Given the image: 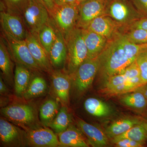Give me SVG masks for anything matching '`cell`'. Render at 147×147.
Segmentation results:
<instances>
[{
  "instance_id": "3",
  "label": "cell",
  "mask_w": 147,
  "mask_h": 147,
  "mask_svg": "<svg viewBox=\"0 0 147 147\" xmlns=\"http://www.w3.org/2000/svg\"><path fill=\"white\" fill-rule=\"evenodd\" d=\"M106 15L120 25L123 31L135 21L144 17L128 0H109Z\"/></svg>"
},
{
  "instance_id": "25",
  "label": "cell",
  "mask_w": 147,
  "mask_h": 147,
  "mask_svg": "<svg viewBox=\"0 0 147 147\" xmlns=\"http://www.w3.org/2000/svg\"><path fill=\"white\" fill-rule=\"evenodd\" d=\"M52 24L50 20L40 29L38 34L40 42L48 55L57 37V28Z\"/></svg>"
},
{
  "instance_id": "1",
  "label": "cell",
  "mask_w": 147,
  "mask_h": 147,
  "mask_svg": "<svg viewBox=\"0 0 147 147\" xmlns=\"http://www.w3.org/2000/svg\"><path fill=\"white\" fill-rule=\"evenodd\" d=\"M146 44L138 45L131 42L123 32H120L108 40L98 56V73L103 83L110 77L121 73L136 60L138 54Z\"/></svg>"
},
{
  "instance_id": "11",
  "label": "cell",
  "mask_w": 147,
  "mask_h": 147,
  "mask_svg": "<svg viewBox=\"0 0 147 147\" xmlns=\"http://www.w3.org/2000/svg\"><path fill=\"white\" fill-rule=\"evenodd\" d=\"M26 139L28 144L31 146H60L57 135L49 128L40 127L30 129L26 134Z\"/></svg>"
},
{
  "instance_id": "32",
  "label": "cell",
  "mask_w": 147,
  "mask_h": 147,
  "mask_svg": "<svg viewBox=\"0 0 147 147\" xmlns=\"http://www.w3.org/2000/svg\"><path fill=\"white\" fill-rule=\"evenodd\" d=\"M4 4L6 10L10 13L22 16L29 0H1Z\"/></svg>"
},
{
  "instance_id": "5",
  "label": "cell",
  "mask_w": 147,
  "mask_h": 147,
  "mask_svg": "<svg viewBox=\"0 0 147 147\" xmlns=\"http://www.w3.org/2000/svg\"><path fill=\"white\" fill-rule=\"evenodd\" d=\"M21 17L29 32L36 35L50 21L49 11L38 0H29Z\"/></svg>"
},
{
  "instance_id": "34",
  "label": "cell",
  "mask_w": 147,
  "mask_h": 147,
  "mask_svg": "<svg viewBox=\"0 0 147 147\" xmlns=\"http://www.w3.org/2000/svg\"><path fill=\"white\" fill-rule=\"evenodd\" d=\"M113 144L117 147H142L145 146L141 143L127 139H121Z\"/></svg>"
},
{
  "instance_id": "21",
  "label": "cell",
  "mask_w": 147,
  "mask_h": 147,
  "mask_svg": "<svg viewBox=\"0 0 147 147\" xmlns=\"http://www.w3.org/2000/svg\"><path fill=\"white\" fill-rule=\"evenodd\" d=\"M21 131L17 127L1 118L0 119V138L6 145L17 144L21 141Z\"/></svg>"
},
{
  "instance_id": "37",
  "label": "cell",
  "mask_w": 147,
  "mask_h": 147,
  "mask_svg": "<svg viewBox=\"0 0 147 147\" xmlns=\"http://www.w3.org/2000/svg\"><path fill=\"white\" fill-rule=\"evenodd\" d=\"M47 9L49 13L54 9L55 6L54 0H38Z\"/></svg>"
},
{
  "instance_id": "26",
  "label": "cell",
  "mask_w": 147,
  "mask_h": 147,
  "mask_svg": "<svg viewBox=\"0 0 147 147\" xmlns=\"http://www.w3.org/2000/svg\"><path fill=\"white\" fill-rule=\"evenodd\" d=\"M123 139L133 140L145 146L147 142V132L144 127L139 123L123 134L111 139V142L113 144L119 140Z\"/></svg>"
},
{
  "instance_id": "23",
  "label": "cell",
  "mask_w": 147,
  "mask_h": 147,
  "mask_svg": "<svg viewBox=\"0 0 147 147\" xmlns=\"http://www.w3.org/2000/svg\"><path fill=\"white\" fill-rule=\"evenodd\" d=\"M28 68L17 63L14 72V89L16 94L23 95L30 82L31 73Z\"/></svg>"
},
{
  "instance_id": "14",
  "label": "cell",
  "mask_w": 147,
  "mask_h": 147,
  "mask_svg": "<svg viewBox=\"0 0 147 147\" xmlns=\"http://www.w3.org/2000/svg\"><path fill=\"white\" fill-rule=\"evenodd\" d=\"M77 125L87 138L89 145L94 147H106L109 144V139L105 133L99 127L90 124L79 119Z\"/></svg>"
},
{
  "instance_id": "29",
  "label": "cell",
  "mask_w": 147,
  "mask_h": 147,
  "mask_svg": "<svg viewBox=\"0 0 147 147\" xmlns=\"http://www.w3.org/2000/svg\"><path fill=\"white\" fill-rule=\"evenodd\" d=\"M47 88V83L45 79L41 76H36L30 82L22 96L26 99L38 97L44 94Z\"/></svg>"
},
{
  "instance_id": "39",
  "label": "cell",
  "mask_w": 147,
  "mask_h": 147,
  "mask_svg": "<svg viewBox=\"0 0 147 147\" xmlns=\"http://www.w3.org/2000/svg\"><path fill=\"white\" fill-rule=\"evenodd\" d=\"M8 92L7 88L3 81L1 76L0 77V93L1 94H5Z\"/></svg>"
},
{
  "instance_id": "9",
  "label": "cell",
  "mask_w": 147,
  "mask_h": 147,
  "mask_svg": "<svg viewBox=\"0 0 147 147\" xmlns=\"http://www.w3.org/2000/svg\"><path fill=\"white\" fill-rule=\"evenodd\" d=\"M1 112L3 116L11 121L24 127L33 124L36 119L34 109L27 104L9 105L2 108Z\"/></svg>"
},
{
  "instance_id": "38",
  "label": "cell",
  "mask_w": 147,
  "mask_h": 147,
  "mask_svg": "<svg viewBox=\"0 0 147 147\" xmlns=\"http://www.w3.org/2000/svg\"><path fill=\"white\" fill-rule=\"evenodd\" d=\"M54 2L57 5L76 3V0H54Z\"/></svg>"
},
{
  "instance_id": "8",
  "label": "cell",
  "mask_w": 147,
  "mask_h": 147,
  "mask_svg": "<svg viewBox=\"0 0 147 147\" xmlns=\"http://www.w3.org/2000/svg\"><path fill=\"white\" fill-rule=\"evenodd\" d=\"M109 0H86L79 5L77 28L85 29L94 18L106 14Z\"/></svg>"
},
{
  "instance_id": "35",
  "label": "cell",
  "mask_w": 147,
  "mask_h": 147,
  "mask_svg": "<svg viewBox=\"0 0 147 147\" xmlns=\"http://www.w3.org/2000/svg\"><path fill=\"white\" fill-rule=\"evenodd\" d=\"M139 13L144 17H147V0H131Z\"/></svg>"
},
{
  "instance_id": "27",
  "label": "cell",
  "mask_w": 147,
  "mask_h": 147,
  "mask_svg": "<svg viewBox=\"0 0 147 147\" xmlns=\"http://www.w3.org/2000/svg\"><path fill=\"white\" fill-rule=\"evenodd\" d=\"M71 116L67 108L63 107L60 109L53 120L46 125L53 129L57 134L65 130L71 124Z\"/></svg>"
},
{
  "instance_id": "22",
  "label": "cell",
  "mask_w": 147,
  "mask_h": 147,
  "mask_svg": "<svg viewBox=\"0 0 147 147\" xmlns=\"http://www.w3.org/2000/svg\"><path fill=\"white\" fill-rule=\"evenodd\" d=\"M84 106L87 113L97 117H108L112 113L110 105L95 98H87L84 102Z\"/></svg>"
},
{
  "instance_id": "33",
  "label": "cell",
  "mask_w": 147,
  "mask_h": 147,
  "mask_svg": "<svg viewBox=\"0 0 147 147\" xmlns=\"http://www.w3.org/2000/svg\"><path fill=\"white\" fill-rule=\"evenodd\" d=\"M136 62L140 71V76L143 85L147 84V45L139 52Z\"/></svg>"
},
{
  "instance_id": "18",
  "label": "cell",
  "mask_w": 147,
  "mask_h": 147,
  "mask_svg": "<svg viewBox=\"0 0 147 147\" xmlns=\"http://www.w3.org/2000/svg\"><path fill=\"white\" fill-rule=\"evenodd\" d=\"M51 64L56 67H59L66 61L67 48L63 34L57 28V37L49 54Z\"/></svg>"
},
{
  "instance_id": "7",
  "label": "cell",
  "mask_w": 147,
  "mask_h": 147,
  "mask_svg": "<svg viewBox=\"0 0 147 147\" xmlns=\"http://www.w3.org/2000/svg\"><path fill=\"white\" fill-rule=\"evenodd\" d=\"M0 21L4 36L18 40L26 39L28 31L21 16L1 7Z\"/></svg>"
},
{
  "instance_id": "6",
  "label": "cell",
  "mask_w": 147,
  "mask_h": 147,
  "mask_svg": "<svg viewBox=\"0 0 147 147\" xmlns=\"http://www.w3.org/2000/svg\"><path fill=\"white\" fill-rule=\"evenodd\" d=\"M99 67L98 57L88 58L73 74L70 75L77 91L84 92L89 88L98 72Z\"/></svg>"
},
{
  "instance_id": "30",
  "label": "cell",
  "mask_w": 147,
  "mask_h": 147,
  "mask_svg": "<svg viewBox=\"0 0 147 147\" xmlns=\"http://www.w3.org/2000/svg\"><path fill=\"white\" fill-rule=\"evenodd\" d=\"M59 104L57 101L49 99L42 105L40 109V119L45 125L55 118L59 112Z\"/></svg>"
},
{
  "instance_id": "13",
  "label": "cell",
  "mask_w": 147,
  "mask_h": 147,
  "mask_svg": "<svg viewBox=\"0 0 147 147\" xmlns=\"http://www.w3.org/2000/svg\"><path fill=\"white\" fill-rule=\"evenodd\" d=\"M25 40L33 58L41 70L51 73L52 64L49 56L40 42L38 35L28 32Z\"/></svg>"
},
{
  "instance_id": "15",
  "label": "cell",
  "mask_w": 147,
  "mask_h": 147,
  "mask_svg": "<svg viewBox=\"0 0 147 147\" xmlns=\"http://www.w3.org/2000/svg\"><path fill=\"white\" fill-rule=\"evenodd\" d=\"M52 80L55 94L62 102L69 100L71 78L69 74L60 71H52Z\"/></svg>"
},
{
  "instance_id": "36",
  "label": "cell",
  "mask_w": 147,
  "mask_h": 147,
  "mask_svg": "<svg viewBox=\"0 0 147 147\" xmlns=\"http://www.w3.org/2000/svg\"><path fill=\"white\" fill-rule=\"evenodd\" d=\"M130 29H142L147 30V17H143L135 21L125 29V30Z\"/></svg>"
},
{
  "instance_id": "20",
  "label": "cell",
  "mask_w": 147,
  "mask_h": 147,
  "mask_svg": "<svg viewBox=\"0 0 147 147\" xmlns=\"http://www.w3.org/2000/svg\"><path fill=\"white\" fill-rule=\"evenodd\" d=\"M140 122L139 117H125L116 120L108 125L105 131L109 139L123 134Z\"/></svg>"
},
{
  "instance_id": "40",
  "label": "cell",
  "mask_w": 147,
  "mask_h": 147,
  "mask_svg": "<svg viewBox=\"0 0 147 147\" xmlns=\"http://www.w3.org/2000/svg\"><path fill=\"white\" fill-rule=\"evenodd\" d=\"M134 91H138L141 92L147 99V84L139 87Z\"/></svg>"
},
{
  "instance_id": "2",
  "label": "cell",
  "mask_w": 147,
  "mask_h": 147,
  "mask_svg": "<svg viewBox=\"0 0 147 147\" xmlns=\"http://www.w3.org/2000/svg\"><path fill=\"white\" fill-rule=\"evenodd\" d=\"M64 38L67 48V71L71 75L88 59V50L82 29L76 27Z\"/></svg>"
},
{
  "instance_id": "42",
  "label": "cell",
  "mask_w": 147,
  "mask_h": 147,
  "mask_svg": "<svg viewBox=\"0 0 147 147\" xmlns=\"http://www.w3.org/2000/svg\"><path fill=\"white\" fill-rule=\"evenodd\" d=\"M86 1V0H76V3L79 5L80 3L84 1Z\"/></svg>"
},
{
  "instance_id": "12",
  "label": "cell",
  "mask_w": 147,
  "mask_h": 147,
  "mask_svg": "<svg viewBox=\"0 0 147 147\" xmlns=\"http://www.w3.org/2000/svg\"><path fill=\"white\" fill-rule=\"evenodd\" d=\"M85 29L98 34L108 40L123 31L120 25L106 14L94 18Z\"/></svg>"
},
{
  "instance_id": "10",
  "label": "cell",
  "mask_w": 147,
  "mask_h": 147,
  "mask_svg": "<svg viewBox=\"0 0 147 147\" xmlns=\"http://www.w3.org/2000/svg\"><path fill=\"white\" fill-rule=\"evenodd\" d=\"M9 49L17 63L30 69L41 70L30 52L26 40H18L5 36Z\"/></svg>"
},
{
  "instance_id": "41",
  "label": "cell",
  "mask_w": 147,
  "mask_h": 147,
  "mask_svg": "<svg viewBox=\"0 0 147 147\" xmlns=\"http://www.w3.org/2000/svg\"><path fill=\"white\" fill-rule=\"evenodd\" d=\"M140 123L142 125V126L144 127L147 132V118L144 117L142 116L140 117Z\"/></svg>"
},
{
  "instance_id": "17",
  "label": "cell",
  "mask_w": 147,
  "mask_h": 147,
  "mask_svg": "<svg viewBox=\"0 0 147 147\" xmlns=\"http://www.w3.org/2000/svg\"><path fill=\"white\" fill-rule=\"evenodd\" d=\"M120 101L123 105L147 118V99L141 92L134 91L122 95Z\"/></svg>"
},
{
  "instance_id": "24",
  "label": "cell",
  "mask_w": 147,
  "mask_h": 147,
  "mask_svg": "<svg viewBox=\"0 0 147 147\" xmlns=\"http://www.w3.org/2000/svg\"><path fill=\"white\" fill-rule=\"evenodd\" d=\"M141 76L128 79L123 84L109 89L101 91V92L108 96L122 95L133 92L143 86Z\"/></svg>"
},
{
  "instance_id": "31",
  "label": "cell",
  "mask_w": 147,
  "mask_h": 147,
  "mask_svg": "<svg viewBox=\"0 0 147 147\" xmlns=\"http://www.w3.org/2000/svg\"><path fill=\"white\" fill-rule=\"evenodd\" d=\"M131 42L138 45L147 43V30L142 29H127L123 32Z\"/></svg>"
},
{
  "instance_id": "28",
  "label": "cell",
  "mask_w": 147,
  "mask_h": 147,
  "mask_svg": "<svg viewBox=\"0 0 147 147\" xmlns=\"http://www.w3.org/2000/svg\"><path fill=\"white\" fill-rule=\"evenodd\" d=\"M8 48L7 47L3 37L0 40V68L4 76L8 80L13 77L12 64Z\"/></svg>"
},
{
  "instance_id": "19",
  "label": "cell",
  "mask_w": 147,
  "mask_h": 147,
  "mask_svg": "<svg viewBox=\"0 0 147 147\" xmlns=\"http://www.w3.org/2000/svg\"><path fill=\"white\" fill-rule=\"evenodd\" d=\"M83 35L88 52V58L97 57L104 49L108 40L100 35L83 29Z\"/></svg>"
},
{
  "instance_id": "16",
  "label": "cell",
  "mask_w": 147,
  "mask_h": 147,
  "mask_svg": "<svg viewBox=\"0 0 147 147\" xmlns=\"http://www.w3.org/2000/svg\"><path fill=\"white\" fill-rule=\"evenodd\" d=\"M60 146L88 147L89 144L79 128L70 124L64 131L58 134Z\"/></svg>"
},
{
  "instance_id": "4",
  "label": "cell",
  "mask_w": 147,
  "mask_h": 147,
  "mask_svg": "<svg viewBox=\"0 0 147 147\" xmlns=\"http://www.w3.org/2000/svg\"><path fill=\"white\" fill-rule=\"evenodd\" d=\"M49 13L53 24L65 37L76 28L79 19V5L76 3L55 5Z\"/></svg>"
}]
</instances>
